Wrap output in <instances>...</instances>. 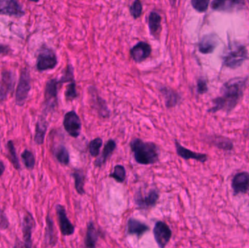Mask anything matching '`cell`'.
Wrapping results in <instances>:
<instances>
[{
  "label": "cell",
  "mask_w": 249,
  "mask_h": 248,
  "mask_svg": "<svg viewBox=\"0 0 249 248\" xmlns=\"http://www.w3.org/2000/svg\"><path fill=\"white\" fill-rule=\"evenodd\" d=\"M248 77H237L225 83L221 89V95L213 100V106L209 109L210 113L232 112L242 99Z\"/></svg>",
  "instance_id": "6da1fadb"
},
{
  "label": "cell",
  "mask_w": 249,
  "mask_h": 248,
  "mask_svg": "<svg viewBox=\"0 0 249 248\" xmlns=\"http://www.w3.org/2000/svg\"><path fill=\"white\" fill-rule=\"evenodd\" d=\"M135 160L138 164L149 165L159 160V149L152 142H144L140 138H134L130 144Z\"/></svg>",
  "instance_id": "7a4b0ae2"
},
{
  "label": "cell",
  "mask_w": 249,
  "mask_h": 248,
  "mask_svg": "<svg viewBox=\"0 0 249 248\" xmlns=\"http://www.w3.org/2000/svg\"><path fill=\"white\" fill-rule=\"evenodd\" d=\"M248 59L249 53L247 48L240 44H232L228 47L222 56L224 66L232 69L241 66Z\"/></svg>",
  "instance_id": "3957f363"
},
{
  "label": "cell",
  "mask_w": 249,
  "mask_h": 248,
  "mask_svg": "<svg viewBox=\"0 0 249 248\" xmlns=\"http://www.w3.org/2000/svg\"><path fill=\"white\" fill-rule=\"evenodd\" d=\"M58 64V58L56 54L51 48L47 46H42L39 50L36 59V68L38 71H45L47 70L53 69Z\"/></svg>",
  "instance_id": "277c9868"
},
{
  "label": "cell",
  "mask_w": 249,
  "mask_h": 248,
  "mask_svg": "<svg viewBox=\"0 0 249 248\" xmlns=\"http://www.w3.org/2000/svg\"><path fill=\"white\" fill-rule=\"evenodd\" d=\"M31 76L28 68H24L20 73V79L16 93V103L22 106L26 103L31 90Z\"/></svg>",
  "instance_id": "5b68a950"
},
{
  "label": "cell",
  "mask_w": 249,
  "mask_h": 248,
  "mask_svg": "<svg viewBox=\"0 0 249 248\" xmlns=\"http://www.w3.org/2000/svg\"><path fill=\"white\" fill-rule=\"evenodd\" d=\"M59 80L57 79L50 80L46 83L45 90V111L52 112L58 103V86Z\"/></svg>",
  "instance_id": "8992f818"
},
{
  "label": "cell",
  "mask_w": 249,
  "mask_h": 248,
  "mask_svg": "<svg viewBox=\"0 0 249 248\" xmlns=\"http://www.w3.org/2000/svg\"><path fill=\"white\" fill-rule=\"evenodd\" d=\"M63 125L64 129L70 136L73 138L80 136L82 130V122L80 116L74 111H70L66 114Z\"/></svg>",
  "instance_id": "52a82bcc"
},
{
  "label": "cell",
  "mask_w": 249,
  "mask_h": 248,
  "mask_svg": "<svg viewBox=\"0 0 249 248\" xmlns=\"http://www.w3.org/2000/svg\"><path fill=\"white\" fill-rule=\"evenodd\" d=\"M159 192L156 189H152L146 195L138 192L135 196V204L139 209L148 210L155 206L159 199Z\"/></svg>",
  "instance_id": "ba28073f"
},
{
  "label": "cell",
  "mask_w": 249,
  "mask_h": 248,
  "mask_svg": "<svg viewBox=\"0 0 249 248\" xmlns=\"http://www.w3.org/2000/svg\"><path fill=\"white\" fill-rule=\"evenodd\" d=\"M154 237L160 248H165L172 237L170 227L163 221H158L153 230Z\"/></svg>",
  "instance_id": "9c48e42d"
},
{
  "label": "cell",
  "mask_w": 249,
  "mask_h": 248,
  "mask_svg": "<svg viewBox=\"0 0 249 248\" xmlns=\"http://www.w3.org/2000/svg\"><path fill=\"white\" fill-rule=\"evenodd\" d=\"M0 15L21 17L25 11L21 4L16 0H0Z\"/></svg>",
  "instance_id": "30bf717a"
},
{
  "label": "cell",
  "mask_w": 249,
  "mask_h": 248,
  "mask_svg": "<svg viewBox=\"0 0 249 248\" xmlns=\"http://www.w3.org/2000/svg\"><path fill=\"white\" fill-rule=\"evenodd\" d=\"M14 84L15 78L12 71H3L0 80V103L4 102L9 93L13 91Z\"/></svg>",
  "instance_id": "8fae6325"
},
{
  "label": "cell",
  "mask_w": 249,
  "mask_h": 248,
  "mask_svg": "<svg viewBox=\"0 0 249 248\" xmlns=\"http://www.w3.org/2000/svg\"><path fill=\"white\" fill-rule=\"evenodd\" d=\"M56 213L61 234L64 236L72 235L74 233V227L67 216L65 208L63 205H57Z\"/></svg>",
  "instance_id": "7c38bea8"
},
{
  "label": "cell",
  "mask_w": 249,
  "mask_h": 248,
  "mask_svg": "<svg viewBox=\"0 0 249 248\" xmlns=\"http://www.w3.org/2000/svg\"><path fill=\"white\" fill-rule=\"evenodd\" d=\"M152 52V47L147 42H139L130 50L132 59L136 63L143 62L149 58Z\"/></svg>",
  "instance_id": "4fadbf2b"
},
{
  "label": "cell",
  "mask_w": 249,
  "mask_h": 248,
  "mask_svg": "<svg viewBox=\"0 0 249 248\" xmlns=\"http://www.w3.org/2000/svg\"><path fill=\"white\" fill-rule=\"evenodd\" d=\"M232 188L235 195L247 193L249 190V173L247 172L237 173L232 179Z\"/></svg>",
  "instance_id": "5bb4252c"
},
{
  "label": "cell",
  "mask_w": 249,
  "mask_h": 248,
  "mask_svg": "<svg viewBox=\"0 0 249 248\" xmlns=\"http://www.w3.org/2000/svg\"><path fill=\"white\" fill-rule=\"evenodd\" d=\"M35 227V220L30 213L27 212L23 217L22 223V232H23V243L27 246H33L32 243V231Z\"/></svg>",
  "instance_id": "9a60e30c"
},
{
  "label": "cell",
  "mask_w": 249,
  "mask_h": 248,
  "mask_svg": "<svg viewBox=\"0 0 249 248\" xmlns=\"http://www.w3.org/2000/svg\"><path fill=\"white\" fill-rule=\"evenodd\" d=\"M175 147L177 154L184 160H195L202 163H206L208 160L207 154L194 152L191 150L187 149L185 147H182L177 140L175 141Z\"/></svg>",
  "instance_id": "2e32d148"
},
{
  "label": "cell",
  "mask_w": 249,
  "mask_h": 248,
  "mask_svg": "<svg viewBox=\"0 0 249 248\" xmlns=\"http://www.w3.org/2000/svg\"><path fill=\"white\" fill-rule=\"evenodd\" d=\"M245 7L244 1H226V0H214L212 1V8L219 11H230L241 10Z\"/></svg>",
  "instance_id": "e0dca14e"
},
{
  "label": "cell",
  "mask_w": 249,
  "mask_h": 248,
  "mask_svg": "<svg viewBox=\"0 0 249 248\" xmlns=\"http://www.w3.org/2000/svg\"><path fill=\"white\" fill-rule=\"evenodd\" d=\"M149 228L147 225L131 218L128 220L127 224V232L129 235H135L140 238L145 233L149 231Z\"/></svg>",
  "instance_id": "ac0fdd59"
},
{
  "label": "cell",
  "mask_w": 249,
  "mask_h": 248,
  "mask_svg": "<svg viewBox=\"0 0 249 248\" xmlns=\"http://www.w3.org/2000/svg\"><path fill=\"white\" fill-rule=\"evenodd\" d=\"M217 36L214 34L206 35L199 42L198 50L201 53H212L217 46Z\"/></svg>",
  "instance_id": "d6986e66"
},
{
  "label": "cell",
  "mask_w": 249,
  "mask_h": 248,
  "mask_svg": "<svg viewBox=\"0 0 249 248\" xmlns=\"http://www.w3.org/2000/svg\"><path fill=\"white\" fill-rule=\"evenodd\" d=\"M160 91L165 99V106L168 109L175 107L181 100V96L178 95V93L169 87H162Z\"/></svg>",
  "instance_id": "ffe728a7"
},
{
  "label": "cell",
  "mask_w": 249,
  "mask_h": 248,
  "mask_svg": "<svg viewBox=\"0 0 249 248\" xmlns=\"http://www.w3.org/2000/svg\"><path fill=\"white\" fill-rule=\"evenodd\" d=\"M161 22L162 17L159 13L155 11H152L149 13L148 17V26L149 32L152 36L157 37L161 31Z\"/></svg>",
  "instance_id": "44dd1931"
},
{
  "label": "cell",
  "mask_w": 249,
  "mask_h": 248,
  "mask_svg": "<svg viewBox=\"0 0 249 248\" xmlns=\"http://www.w3.org/2000/svg\"><path fill=\"white\" fill-rule=\"evenodd\" d=\"M99 231L96 230L94 224L93 222H90L88 224L87 232L85 237V246L86 248H96L98 240H99Z\"/></svg>",
  "instance_id": "7402d4cb"
},
{
  "label": "cell",
  "mask_w": 249,
  "mask_h": 248,
  "mask_svg": "<svg viewBox=\"0 0 249 248\" xmlns=\"http://www.w3.org/2000/svg\"><path fill=\"white\" fill-rule=\"evenodd\" d=\"M116 147V142L113 139L109 140L105 145V148H104L102 155L95 162V166L100 167L104 165L107 161L108 159L111 157Z\"/></svg>",
  "instance_id": "603a6c76"
},
{
  "label": "cell",
  "mask_w": 249,
  "mask_h": 248,
  "mask_svg": "<svg viewBox=\"0 0 249 248\" xmlns=\"http://www.w3.org/2000/svg\"><path fill=\"white\" fill-rule=\"evenodd\" d=\"M48 127V123L46 119L41 116L36 122V128H35V142L37 145L43 144Z\"/></svg>",
  "instance_id": "cb8c5ba5"
},
{
  "label": "cell",
  "mask_w": 249,
  "mask_h": 248,
  "mask_svg": "<svg viewBox=\"0 0 249 248\" xmlns=\"http://www.w3.org/2000/svg\"><path fill=\"white\" fill-rule=\"evenodd\" d=\"M45 244L48 246H55L57 243V237L55 234V227L53 221L50 215L46 218V229H45Z\"/></svg>",
  "instance_id": "d4e9b609"
},
{
  "label": "cell",
  "mask_w": 249,
  "mask_h": 248,
  "mask_svg": "<svg viewBox=\"0 0 249 248\" xmlns=\"http://www.w3.org/2000/svg\"><path fill=\"white\" fill-rule=\"evenodd\" d=\"M54 156L58 163L63 165H68L70 164V153L64 145H59L55 147L54 149Z\"/></svg>",
  "instance_id": "484cf974"
},
{
  "label": "cell",
  "mask_w": 249,
  "mask_h": 248,
  "mask_svg": "<svg viewBox=\"0 0 249 248\" xmlns=\"http://www.w3.org/2000/svg\"><path fill=\"white\" fill-rule=\"evenodd\" d=\"M73 178L74 179V183H75V189L77 193L80 195H85V174L83 170L76 169L72 173Z\"/></svg>",
  "instance_id": "4316f807"
},
{
  "label": "cell",
  "mask_w": 249,
  "mask_h": 248,
  "mask_svg": "<svg viewBox=\"0 0 249 248\" xmlns=\"http://www.w3.org/2000/svg\"><path fill=\"white\" fill-rule=\"evenodd\" d=\"M212 144L219 149L231 151L233 149V143L231 140L222 136H213L212 139Z\"/></svg>",
  "instance_id": "83f0119b"
},
{
  "label": "cell",
  "mask_w": 249,
  "mask_h": 248,
  "mask_svg": "<svg viewBox=\"0 0 249 248\" xmlns=\"http://www.w3.org/2000/svg\"><path fill=\"white\" fill-rule=\"evenodd\" d=\"M95 109L97 110L98 113L102 117H109L110 115L109 109L106 101L102 98L99 97L97 94H96V100H94Z\"/></svg>",
  "instance_id": "f1b7e54d"
},
{
  "label": "cell",
  "mask_w": 249,
  "mask_h": 248,
  "mask_svg": "<svg viewBox=\"0 0 249 248\" xmlns=\"http://www.w3.org/2000/svg\"><path fill=\"white\" fill-rule=\"evenodd\" d=\"M7 148L8 150L9 157H10V162L13 164V167L16 170H20V165L18 158L17 152H16V148H15L14 144L11 140L7 142Z\"/></svg>",
  "instance_id": "f546056e"
},
{
  "label": "cell",
  "mask_w": 249,
  "mask_h": 248,
  "mask_svg": "<svg viewBox=\"0 0 249 248\" xmlns=\"http://www.w3.org/2000/svg\"><path fill=\"white\" fill-rule=\"evenodd\" d=\"M21 158L24 163L25 167L28 170H33L35 165V157L33 153L29 150H24L21 154Z\"/></svg>",
  "instance_id": "4dcf8cb0"
},
{
  "label": "cell",
  "mask_w": 249,
  "mask_h": 248,
  "mask_svg": "<svg viewBox=\"0 0 249 248\" xmlns=\"http://www.w3.org/2000/svg\"><path fill=\"white\" fill-rule=\"evenodd\" d=\"M112 179H115L117 182L124 183L125 180L126 171L123 165H118L114 167V171L109 175Z\"/></svg>",
  "instance_id": "1f68e13d"
},
{
  "label": "cell",
  "mask_w": 249,
  "mask_h": 248,
  "mask_svg": "<svg viewBox=\"0 0 249 248\" xmlns=\"http://www.w3.org/2000/svg\"><path fill=\"white\" fill-rule=\"evenodd\" d=\"M102 144H103V141L101 138H96L90 141V144H89V151L92 157H96L99 156Z\"/></svg>",
  "instance_id": "d6a6232c"
},
{
  "label": "cell",
  "mask_w": 249,
  "mask_h": 248,
  "mask_svg": "<svg viewBox=\"0 0 249 248\" xmlns=\"http://www.w3.org/2000/svg\"><path fill=\"white\" fill-rule=\"evenodd\" d=\"M74 81L75 80H74V68L71 64H69V65H67L65 71H64V74L59 80V83L61 84L63 83H71Z\"/></svg>",
  "instance_id": "836d02e7"
},
{
  "label": "cell",
  "mask_w": 249,
  "mask_h": 248,
  "mask_svg": "<svg viewBox=\"0 0 249 248\" xmlns=\"http://www.w3.org/2000/svg\"><path fill=\"white\" fill-rule=\"evenodd\" d=\"M143 6L142 1L139 0H136L133 1V4L130 7V15L133 16V18L137 19L142 16Z\"/></svg>",
  "instance_id": "e575fe53"
},
{
  "label": "cell",
  "mask_w": 249,
  "mask_h": 248,
  "mask_svg": "<svg viewBox=\"0 0 249 248\" xmlns=\"http://www.w3.org/2000/svg\"><path fill=\"white\" fill-rule=\"evenodd\" d=\"M191 4L193 8L199 13H204L209 8V0H192Z\"/></svg>",
  "instance_id": "d590c367"
},
{
  "label": "cell",
  "mask_w": 249,
  "mask_h": 248,
  "mask_svg": "<svg viewBox=\"0 0 249 248\" xmlns=\"http://www.w3.org/2000/svg\"><path fill=\"white\" fill-rule=\"evenodd\" d=\"M77 88H76L75 81L72 82L67 86V90L65 91V98L67 100H74L77 99Z\"/></svg>",
  "instance_id": "8d00e7d4"
},
{
  "label": "cell",
  "mask_w": 249,
  "mask_h": 248,
  "mask_svg": "<svg viewBox=\"0 0 249 248\" xmlns=\"http://www.w3.org/2000/svg\"><path fill=\"white\" fill-rule=\"evenodd\" d=\"M9 225H10V224H9L7 215H5L4 211L0 207V230H7V229H8Z\"/></svg>",
  "instance_id": "74e56055"
},
{
  "label": "cell",
  "mask_w": 249,
  "mask_h": 248,
  "mask_svg": "<svg viewBox=\"0 0 249 248\" xmlns=\"http://www.w3.org/2000/svg\"><path fill=\"white\" fill-rule=\"evenodd\" d=\"M197 91L198 94H204L208 91L207 83L203 78H200L197 80Z\"/></svg>",
  "instance_id": "f35d334b"
},
{
  "label": "cell",
  "mask_w": 249,
  "mask_h": 248,
  "mask_svg": "<svg viewBox=\"0 0 249 248\" xmlns=\"http://www.w3.org/2000/svg\"><path fill=\"white\" fill-rule=\"evenodd\" d=\"M13 248H34V247L33 246L31 247V246H27L23 242L20 241L18 238H17Z\"/></svg>",
  "instance_id": "ab89813d"
},
{
  "label": "cell",
  "mask_w": 249,
  "mask_h": 248,
  "mask_svg": "<svg viewBox=\"0 0 249 248\" xmlns=\"http://www.w3.org/2000/svg\"><path fill=\"white\" fill-rule=\"evenodd\" d=\"M10 52V48L5 45L0 44V55H7Z\"/></svg>",
  "instance_id": "60d3db41"
},
{
  "label": "cell",
  "mask_w": 249,
  "mask_h": 248,
  "mask_svg": "<svg viewBox=\"0 0 249 248\" xmlns=\"http://www.w3.org/2000/svg\"><path fill=\"white\" fill-rule=\"evenodd\" d=\"M4 170H5V166H4V163L1 160H0V177L4 173Z\"/></svg>",
  "instance_id": "b9f144b4"
}]
</instances>
